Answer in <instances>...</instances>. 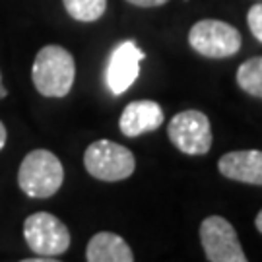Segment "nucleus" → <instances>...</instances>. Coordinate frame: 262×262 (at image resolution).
<instances>
[{"label": "nucleus", "mask_w": 262, "mask_h": 262, "mask_svg": "<svg viewBox=\"0 0 262 262\" xmlns=\"http://www.w3.org/2000/svg\"><path fill=\"white\" fill-rule=\"evenodd\" d=\"M76 78V62L60 45H45L33 60L31 80L45 97H66Z\"/></svg>", "instance_id": "obj_1"}, {"label": "nucleus", "mask_w": 262, "mask_h": 262, "mask_svg": "<svg viewBox=\"0 0 262 262\" xmlns=\"http://www.w3.org/2000/svg\"><path fill=\"white\" fill-rule=\"evenodd\" d=\"M64 181L60 159L49 150H33L24 158L18 171L19 188L31 198L53 196Z\"/></svg>", "instance_id": "obj_2"}, {"label": "nucleus", "mask_w": 262, "mask_h": 262, "mask_svg": "<svg viewBox=\"0 0 262 262\" xmlns=\"http://www.w3.org/2000/svg\"><path fill=\"white\" fill-rule=\"evenodd\" d=\"M85 171L107 183L128 179L136 169V159L128 148L111 140H97L84 154Z\"/></svg>", "instance_id": "obj_3"}, {"label": "nucleus", "mask_w": 262, "mask_h": 262, "mask_svg": "<svg viewBox=\"0 0 262 262\" xmlns=\"http://www.w3.org/2000/svg\"><path fill=\"white\" fill-rule=\"evenodd\" d=\"M188 43L198 55L227 58L239 53L241 33L222 19H200L188 31Z\"/></svg>", "instance_id": "obj_4"}, {"label": "nucleus", "mask_w": 262, "mask_h": 262, "mask_svg": "<svg viewBox=\"0 0 262 262\" xmlns=\"http://www.w3.org/2000/svg\"><path fill=\"white\" fill-rule=\"evenodd\" d=\"M24 237L33 253L41 256H58L70 247V231L56 215L35 212L24 222Z\"/></svg>", "instance_id": "obj_5"}, {"label": "nucleus", "mask_w": 262, "mask_h": 262, "mask_svg": "<svg viewBox=\"0 0 262 262\" xmlns=\"http://www.w3.org/2000/svg\"><path fill=\"white\" fill-rule=\"evenodd\" d=\"M169 140L187 156H204L212 148V128L204 113L188 109L177 113L167 126Z\"/></svg>", "instance_id": "obj_6"}, {"label": "nucleus", "mask_w": 262, "mask_h": 262, "mask_svg": "<svg viewBox=\"0 0 262 262\" xmlns=\"http://www.w3.org/2000/svg\"><path fill=\"white\" fill-rule=\"evenodd\" d=\"M200 243L210 262H249L233 225L222 215H210L202 222Z\"/></svg>", "instance_id": "obj_7"}, {"label": "nucleus", "mask_w": 262, "mask_h": 262, "mask_svg": "<svg viewBox=\"0 0 262 262\" xmlns=\"http://www.w3.org/2000/svg\"><path fill=\"white\" fill-rule=\"evenodd\" d=\"M146 58L134 41H124L117 45L109 56L107 70H105V82L113 95L124 94L140 74V62Z\"/></svg>", "instance_id": "obj_8"}, {"label": "nucleus", "mask_w": 262, "mask_h": 262, "mask_svg": "<svg viewBox=\"0 0 262 262\" xmlns=\"http://www.w3.org/2000/svg\"><path fill=\"white\" fill-rule=\"evenodd\" d=\"M161 124H163V109L159 107V103L150 99L128 103L119 121L121 132L128 138H136L146 132L158 130Z\"/></svg>", "instance_id": "obj_9"}, {"label": "nucleus", "mask_w": 262, "mask_h": 262, "mask_svg": "<svg viewBox=\"0 0 262 262\" xmlns=\"http://www.w3.org/2000/svg\"><path fill=\"white\" fill-rule=\"evenodd\" d=\"M217 169L231 181L262 187V151L258 150L229 151L220 158Z\"/></svg>", "instance_id": "obj_10"}, {"label": "nucleus", "mask_w": 262, "mask_h": 262, "mask_svg": "<svg viewBox=\"0 0 262 262\" xmlns=\"http://www.w3.org/2000/svg\"><path fill=\"white\" fill-rule=\"evenodd\" d=\"M85 258L88 262H134V254L121 235L101 231L90 239Z\"/></svg>", "instance_id": "obj_11"}, {"label": "nucleus", "mask_w": 262, "mask_h": 262, "mask_svg": "<svg viewBox=\"0 0 262 262\" xmlns=\"http://www.w3.org/2000/svg\"><path fill=\"white\" fill-rule=\"evenodd\" d=\"M237 84L239 88L253 97L262 99V56H254L245 60L237 70Z\"/></svg>", "instance_id": "obj_12"}, {"label": "nucleus", "mask_w": 262, "mask_h": 262, "mask_svg": "<svg viewBox=\"0 0 262 262\" xmlns=\"http://www.w3.org/2000/svg\"><path fill=\"white\" fill-rule=\"evenodd\" d=\"M66 12L78 21H95L105 14L107 0H62Z\"/></svg>", "instance_id": "obj_13"}, {"label": "nucleus", "mask_w": 262, "mask_h": 262, "mask_svg": "<svg viewBox=\"0 0 262 262\" xmlns=\"http://www.w3.org/2000/svg\"><path fill=\"white\" fill-rule=\"evenodd\" d=\"M247 21H249V28H251V33L254 35V39L262 43V2L254 4L253 8L249 10Z\"/></svg>", "instance_id": "obj_14"}, {"label": "nucleus", "mask_w": 262, "mask_h": 262, "mask_svg": "<svg viewBox=\"0 0 262 262\" xmlns=\"http://www.w3.org/2000/svg\"><path fill=\"white\" fill-rule=\"evenodd\" d=\"M126 2H130L134 6H140V8H154V6L165 4L167 0H126Z\"/></svg>", "instance_id": "obj_15"}, {"label": "nucleus", "mask_w": 262, "mask_h": 262, "mask_svg": "<svg viewBox=\"0 0 262 262\" xmlns=\"http://www.w3.org/2000/svg\"><path fill=\"white\" fill-rule=\"evenodd\" d=\"M19 262H58V260L51 258V256H39V258H24V260Z\"/></svg>", "instance_id": "obj_16"}, {"label": "nucleus", "mask_w": 262, "mask_h": 262, "mask_svg": "<svg viewBox=\"0 0 262 262\" xmlns=\"http://www.w3.org/2000/svg\"><path fill=\"white\" fill-rule=\"evenodd\" d=\"M4 144H6V126L0 121V150L4 148Z\"/></svg>", "instance_id": "obj_17"}, {"label": "nucleus", "mask_w": 262, "mask_h": 262, "mask_svg": "<svg viewBox=\"0 0 262 262\" xmlns=\"http://www.w3.org/2000/svg\"><path fill=\"white\" fill-rule=\"evenodd\" d=\"M254 224H256V229L262 233V210L258 212V215H256V220H254Z\"/></svg>", "instance_id": "obj_18"}, {"label": "nucleus", "mask_w": 262, "mask_h": 262, "mask_svg": "<svg viewBox=\"0 0 262 262\" xmlns=\"http://www.w3.org/2000/svg\"><path fill=\"white\" fill-rule=\"evenodd\" d=\"M8 95V92H6V88L2 85V72H0V99H4Z\"/></svg>", "instance_id": "obj_19"}]
</instances>
